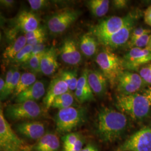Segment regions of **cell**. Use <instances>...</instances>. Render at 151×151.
<instances>
[{"mask_svg": "<svg viewBox=\"0 0 151 151\" xmlns=\"http://www.w3.org/2000/svg\"><path fill=\"white\" fill-rule=\"evenodd\" d=\"M128 127L129 120L126 115L118 109L104 107L97 113L95 132L100 140L110 143L121 139Z\"/></svg>", "mask_w": 151, "mask_h": 151, "instance_id": "obj_1", "label": "cell"}, {"mask_svg": "<svg viewBox=\"0 0 151 151\" xmlns=\"http://www.w3.org/2000/svg\"><path fill=\"white\" fill-rule=\"evenodd\" d=\"M115 105L116 109L135 121H142L150 114V105L142 93L118 95Z\"/></svg>", "mask_w": 151, "mask_h": 151, "instance_id": "obj_2", "label": "cell"}, {"mask_svg": "<svg viewBox=\"0 0 151 151\" xmlns=\"http://www.w3.org/2000/svg\"><path fill=\"white\" fill-rule=\"evenodd\" d=\"M87 119V110L83 107L71 106L59 110L54 120L56 131L66 134L84 124Z\"/></svg>", "mask_w": 151, "mask_h": 151, "instance_id": "obj_3", "label": "cell"}, {"mask_svg": "<svg viewBox=\"0 0 151 151\" xmlns=\"http://www.w3.org/2000/svg\"><path fill=\"white\" fill-rule=\"evenodd\" d=\"M95 61L111 86H115L119 76L125 70L123 58L113 52L111 49L106 48L97 54Z\"/></svg>", "mask_w": 151, "mask_h": 151, "instance_id": "obj_4", "label": "cell"}, {"mask_svg": "<svg viewBox=\"0 0 151 151\" xmlns=\"http://www.w3.org/2000/svg\"><path fill=\"white\" fill-rule=\"evenodd\" d=\"M0 148L1 151H32V147L12 129L2 109L0 110Z\"/></svg>", "mask_w": 151, "mask_h": 151, "instance_id": "obj_5", "label": "cell"}, {"mask_svg": "<svg viewBox=\"0 0 151 151\" xmlns=\"http://www.w3.org/2000/svg\"><path fill=\"white\" fill-rule=\"evenodd\" d=\"M43 113V109L36 101H28L9 105L4 115L12 121H29L40 118Z\"/></svg>", "mask_w": 151, "mask_h": 151, "instance_id": "obj_6", "label": "cell"}, {"mask_svg": "<svg viewBox=\"0 0 151 151\" xmlns=\"http://www.w3.org/2000/svg\"><path fill=\"white\" fill-rule=\"evenodd\" d=\"M136 15L128 14L124 17L112 16L94 25L90 29V34L100 41L118 32L131 22H134Z\"/></svg>", "mask_w": 151, "mask_h": 151, "instance_id": "obj_7", "label": "cell"}, {"mask_svg": "<svg viewBox=\"0 0 151 151\" xmlns=\"http://www.w3.org/2000/svg\"><path fill=\"white\" fill-rule=\"evenodd\" d=\"M114 151H151V126L136 131Z\"/></svg>", "mask_w": 151, "mask_h": 151, "instance_id": "obj_8", "label": "cell"}, {"mask_svg": "<svg viewBox=\"0 0 151 151\" xmlns=\"http://www.w3.org/2000/svg\"><path fill=\"white\" fill-rule=\"evenodd\" d=\"M80 14V11L72 9H64L55 13L47 22L49 31L54 35L61 34L77 20Z\"/></svg>", "mask_w": 151, "mask_h": 151, "instance_id": "obj_9", "label": "cell"}, {"mask_svg": "<svg viewBox=\"0 0 151 151\" xmlns=\"http://www.w3.org/2000/svg\"><path fill=\"white\" fill-rule=\"evenodd\" d=\"M125 70L135 71L151 62V51L147 48H133L123 58Z\"/></svg>", "mask_w": 151, "mask_h": 151, "instance_id": "obj_10", "label": "cell"}, {"mask_svg": "<svg viewBox=\"0 0 151 151\" xmlns=\"http://www.w3.org/2000/svg\"><path fill=\"white\" fill-rule=\"evenodd\" d=\"M145 84L139 74L125 70L119 76L116 86L119 94L130 95L137 93Z\"/></svg>", "mask_w": 151, "mask_h": 151, "instance_id": "obj_11", "label": "cell"}, {"mask_svg": "<svg viewBox=\"0 0 151 151\" xmlns=\"http://www.w3.org/2000/svg\"><path fill=\"white\" fill-rule=\"evenodd\" d=\"M15 128L19 134L32 140H39L46 133L44 123L35 120L23 121L16 124Z\"/></svg>", "mask_w": 151, "mask_h": 151, "instance_id": "obj_12", "label": "cell"}, {"mask_svg": "<svg viewBox=\"0 0 151 151\" xmlns=\"http://www.w3.org/2000/svg\"><path fill=\"white\" fill-rule=\"evenodd\" d=\"M134 22H131L121 29L118 32L108 38L103 39L98 42L106 48L115 49L127 44L129 40L131 33L133 30Z\"/></svg>", "mask_w": 151, "mask_h": 151, "instance_id": "obj_13", "label": "cell"}, {"mask_svg": "<svg viewBox=\"0 0 151 151\" xmlns=\"http://www.w3.org/2000/svg\"><path fill=\"white\" fill-rule=\"evenodd\" d=\"M60 55L62 61L67 65H76L82 60L80 49L75 40L68 38L65 39L60 50Z\"/></svg>", "mask_w": 151, "mask_h": 151, "instance_id": "obj_14", "label": "cell"}, {"mask_svg": "<svg viewBox=\"0 0 151 151\" xmlns=\"http://www.w3.org/2000/svg\"><path fill=\"white\" fill-rule=\"evenodd\" d=\"M70 91L67 84L60 77L53 79L44 97L43 103L45 110H48L52 106L54 99L63 93Z\"/></svg>", "mask_w": 151, "mask_h": 151, "instance_id": "obj_15", "label": "cell"}, {"mask_svg": "<svg viewBox=\"0 0 151 151\" xmlns=\"http://www.w3.org/2000/svg\"><path fill=\"white\" fill-rule=\"evenodd\" d=\"M87 80L94 94L103 96L106 93L109 81L101 70H87Z\"/></svg>", "mask_w": 151, "mask_h": 151, "instance_id": "obj_16", "label": "cell"}, {"mask_svg": "<svg viewBox=\"0 0 151 151\" xmlns=\"http://www.w3.org/2000/svg\"><path fill=\"white\" fill-rule=\"evenodd\" d=\"M46 93L45 83L43 81H37L27 90L22 92L16 97L15 103L25 101H36L40 100Z\"/></svg>", "mask_w": 151, "mask_h": 151, "instance_id": "obj_17", "label": "cell"}, {"mask_svg": "<svg viewBox=\"0 0 151 151\" xmlns=\"http://www.w3.org/2000/svg\"><path fill=\"white\" fill-rule=\"evenodd\" d=\"M75 96L77 100L82 104L95 100L94 93L87 80V70H84L78 78L75 91Z\"/></svg>", "mask_w": 151, "mask_h": 151, "instance_id": "obj_18", "label": "cell"}, {"mask_svg": "<svg viewBox=\"0 0 151 151\" xmlns=\"http://www.w3.org/2000/svg\"><path fill=\"white\" fill-rule=\"evenodd\" d=\"M60 64L57 61V50L54 47L47 48L41 60V72L47 76L53 75L58 69Z\"/></svg>", "mask_w": 151, "mask_h": 151, "instance_id": "obj_19", "label": "cell"}, {"mask_svg": "<svg viewBox=\"0 0 151 151\" xmlns=\"http://www.w3.org/2000/svg\"><path fill=\"white\" fill-rule=\"evenodd\" d=\"M60 148L58 136L53 133H46L32 147V151H58Z\"/></svg>", "mask_w": 151, "mask_h": 151, "instance_id": "obj_20", "label": "cell"}, {"mask_svg": "<svg viewBox=\"0 0 151 151\" xmlns=\"http://www.w3.org/2000/svg\"><path fill=\"white\" fill-rule=\"evenodd\" d=\"M16 24L17 27L25 34L33 31L39 27L38 18L30 11L20 12L16 17Z\"/></svg>", "mask_w": 151, "mask_h": 151, "instance_id": "obj_21", "label": "cell"}, {"mask_svg": "<svg viewBox=\"0 0 151 151\" xmlns=\"http://www.w3.org/2000/svg\"><path fill=\"white\" fill-rule=\"evenodd\" d=\"M98 41L90 33H87L81 38L80 48L81 52L87 57H91L97 52Z\"/></svg>", "mask_w": 151, "mask_h": 151, "instance_id": "obj_22", "label": "cell"}, {"mask_svg": "<svg viewBox=\"0 0 151 151\" xmlns=\"http://www.w3.org/2000/svg\"><path fill=\"white\" fill-rule=\"evenodd\" d=\"M27 44V39L25 35H21L15 39L6 48L3 57L8 60H13L16 55Z\"/></svg>", "mask_w": 151, "mask_h": 151, "instance_id": "obj_23", "label": "cell"}, {"mask_svg": "<svg viewBox=\"0 0 151 151\" xmlns=\"http://www.w3.org/2000/svg\"><path fill=\"white\" fill-rule=\"evenodd\" d=\"M36 81L37 77L35 73L31 72H27L22 73L19 83L13 93L14 97H16L18 95L27 90Z\"/></svg>", "mask_w": 151, "mask_h": 151, "instance_id": "obj_24", "label": "cell"}, {"mask_svg": "<svg viewBox=\"0 0 151 151\" xmlns=\"http://www.w3.org/2000/svg\"><path fill=\"white\" fill-rule=\"evenodd\" d=\"M110 1L108 0H91L87 5L92 14L97 17L105 16L109 11Z\"/></svg>", "mask_w": 151, "mask_h": 151, "instance_id": "obj_25", "label": "cell"}, {"mask_svg": "<svg viewBox=\"0 0 151 151\" xmlns=\"http://www.w3.org/2000/svg\"><path fill=\"white\" fill-rule=\"evenodd\" d=\"M75 98L71 91H68L56 97L52 104L51 108L62 110L73 106L75 103Z\"/></svg>", "mask_w": 151, "mask_h": 151, "instance_id": "obj_26", "label": "cell"}, {"mask_svg": "<svg viewBox=\"0 0 151 151\" xmlns=\"http://www.w3.org/2000/svg\"><path fill=\"white\" fill-rule=\"evenodd\" d=\"M60 77L67 84L70 91H75L78 78H77V73L75 70H65L63 71Z\"/></svg>", "mask_w": 151, "mask_h": 151, "instance_id": "obj_27", "label": "cell"}, {"mask_svg": "<svg viewBox=\"0 0 151 151\" xmlns=\"http://www.w3.org/2000/svg\"><path fill=\"white\" fill-rule=\"evenodd\" d=\"M32 46L27 44L16 55L12 62L17 64H25L32 56Z\"/></svg>", "mask_w": 151, "mask_h": 151, "instance_id": "obj_28", "label": "cell"}, {"mask_svg": "<svg viewBox=\"0 0 151 151\" xmlns=\"http://www.w3.org/2000/svg\"><path fill=\"white\" fill-rule=\"evenodd\" d=\"M151 37V33L146 34L132 42H128L127 46L130 49L133 48H146L149 43Z\"/></svg>", "mask_w": 151, "mask_h": 151, "instance_id": "obj_29", "label": "cell"}, {"mask_svg": "<svg viewBox=\"0 0 151 151\" xmlns=\"http://www.w3.org/2000/svg\"><path fill=\"white\" fill-rule=\"evenodd\" d=\"M44 53L32 55L27 63H25V65L27 66V68H29L32 71L31 72L35 74L36 73L41 72V60Z\"/></svg>", "mask_w": 151, "mask_h": 151, "instance_id": "obj_30", "label": "cell"}, {"mask_svg": "<svg viewBox=\"0 0 151 151\" xmlns=\"http://www.w3.org/2000/svg\"><path fill=\"white\" fill-rule=\"evenodd\" d=\"M81 135L76 132H71L66 134L62 137L63 150H67L73 146L76 142L81 138Z\"/></svg>", "mask_w": 151, "mask_h": 151, "instance_id": "obj_31", "label": "cell"}, {"mask_svg": "<svg viewBox=\"0 0 151 151\" xmlns=\"http://www.w3.org/2000/svg\"><path fill=\"white\" fill-rule=\"evenodd\" d=\"M139 75L146 85H151V63L143 65L139 70Z\"/></svg>", "mask_w": 151, "mask_h": 151, "instance_id": "obj_32", "label": "cell"}, {"mask_svg": "<svg viewBox=\"0 0 151 151\" xmlns=\"http://www.w3.org/2000/svg\"><path fill=\"white\" fill-rule=\"evenodd\" d=\"M14 69L11 68L10 70H8L6 73V75L5 80V92L3 96L1 98V100H2L6 99V97H8L11 93L10 92V87H11V81L12 76L14 74Z\"/></svg>", "mask_w": 151, "mask_h": 151, "instance_id": "obj_33", "label": "cell"}, {"mask_svg": "<svg viewBox=\"0 0 151 151\" xmlns=\"http://www.w3.org/2000/svg\"><path fill=\"white\" fill-rule=\"evenodd\" d=\"M32 11H39L47 7L49 1L46 0H29L27 1Z\"/></svg>", "mask_w": 151, "mask_h": 151, "instance_id": "obj_34", "label": "cell"}, {"mask_svg": "<svg viewBox=\"0 0 151 151\" xmlns=\"http://www.w3.org/2000/svg\"><path fill=\"white\" fill-rule=\"evenodd\" d=\"M151 33V30L147 29L144 27H139L135 28L133 29L132 32L131 33L130 37L129 40L128 42H132L137 39V38H139L141 36L146 34H150Z\"/></svg>", "mask_w": 151, "mask_h": 151, "instance_id": "obj_35", "label": "cell"}, {"mask_svg": "<svg viewBox=\"0 0 151 151\" xmlns=\"http://www.w3.org/2000/svg\"><path fill=\"white\" fill-rule=\"evenodd\" d=\"M25 36L27 40H31L35 38L45 37V32L42 27H39L38 29L30 32L25 34Z\"/></svg>", "mask_w": 151, "mask_h": 151, "instance_id": "obj_36", "label": "cell"}, {"mask_svg": "<svg viewBox=\"0 0 151 151\" xmlns=\"http://www.w3.org/2000/svg\"><path fill=\"white\" fill-rule=\"evenodd\" d=\"M22 74H20V72L17 69H14V74L12 76V81H11V87H10V92L11 93H13L14 92L15 90L16 86L17 85L19 81L20 80V77H21Z\"/></svg>", "mask_w": 151, "mask_h": 151, "instance_id": "obj_37", "label": "cell"}, {"mask_svg": "<svg viewBox=\"0 0 151 151\" xmlns=\"http://www.w3.org/2000/svg\"><path fill=\"white\" fill-rule=\"evenodd\" d=\"M84 140L82 137L80 138L76 142L73 146H72L70 148L67 150H63V151H81V150L84 147Z\"/></svg>", "mask_w": 151, "mask_h": 151, "instance_id": "obj_38", "label": "cell"}, {"mask_svg": "<svg viewBox=\"0 0 151 151\" xmlns=\"http://www.w3.org/2000/svg\"><path fill=\"white\" fill-rule=\"evenodd\" d=\"M47 49V48H46V46L44 44H40L34 46L32 47V56L37 54L43 53L45 52Z\"/></svg>", "mask_w": 151, "mask_h": 151, "instance_id": "obj_39", "label": "cell"}, {"mask_svg": "<svg viewBox=\"0 0 151 151\" xmlns=\"http://www.w3.org/2000/svg\"><path fill=\"white\" fill-rule=\"evenodd\" d=\"M128 4V1L127 0H114L113 1V6L116 9H123Z\"/></svg>", "mask_w": 151, "mask_h": 151, "instance_id": "obj_40", "label": "cell"}, {"mask_svg": "<svg viewBox=\"0 0 151 151\" xmlns=\"http://www.w3.org/2000/svg\"><path fill=\"white\" fill-rule=\"evenodd\" d=\"M45 37H42V38H35L31 40H27V44L30 45L32 47L35 46L38 44H44L45 41Z\"/></svg>", "mask_w": 151, "mask_h": 151, "instance_id": "obj_41", "label": "cell"}, {"mask_svg": "<svg viewBox=\"0 0 151 151\" xmlns=\"http://www.w3.org/2000/svg\"><path fill=\"white\" fill-rule=\"evenodd\" d=\"M144 20L146 24L151 27V5L146 9L144 13Z\"/></svg>", "mask_w": 151, "mask_h": 151, "instance_id": "obj_42", "label": "cell"}, {"mask_svg": "<svg viewBox=\"0 0 151 151\" xmlns=\"http://www.w3.org/2000/svg\"><path fill=\"white\" fill-rule=\"evenodd\" d=\"M15 2L14 0H1L0 1L1 6L6 9L12 8L14 5Z\"/></svg>", "mask_w": 151, "mask_h": 151, "instance_id": "obj_43", "label": "cell"}, {"mask_svg": "<svg viewBox=\"0 0 151 151\" xmlns=\"http://www.w3.org/2000/svg\"><path fill=\"white\" fill-rule=\"evenodd\" d=\"M143 94L146 97L151 106V86H149L147 88H145L143 91Z\"/></svg>", "mask_w": 151, "mask_h": 151, "instance_id": "obj_44", "label": "cell"}, {"mask_svg": "<svg viewBox=\"0 0 151 151\" xmlns=\"http://www.w3.org/2000/svg\"><path fill=\"white\" fill-rule=\"evenodd\" d=\"M81 151H99L97 147L91 144V143H89L88 145H87L86 146H85Z\"/></svg>", "mask_w": 151, "mask_h": 151, "instance_id": "obj_45", "label": "cell"}, {"mask_svg": "<svg viewBox=\"0 0 151 151\" xmlns=\"http://www.w3.org/2000/svg\"><path fill=\"white\" fill-rule=\"evenodd\" d=\"M5 81L2 77L0 78V94L1 98L3 96L5 92Z\"/></svg>", "mask_w": 151, "mask_h": 151, "instance_id": "obj_46", "label": "cell"}, {"mask_svg": "<svg viewBox=\"0 0 151 151\" xmlns=\"http://www.w3.org/2000/svg\"><path fill=\"white\" fill-rule=\"evenodd\" d=\"M146 48L148 49L149 50H150L151 51V37L150 40V42H149V43L148 44L147 47Z\"/></svg>", "mask_w": 151, "mask_h": 151, "instance_id": "obj_47", "label": "cell"}]
</instances>
